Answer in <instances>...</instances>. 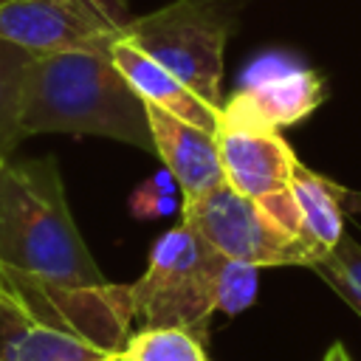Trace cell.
<instances>
[{"label": "cell", "instance_id": "obj_1", "mask_svg": "<svg viewBox=\"0 0 361 361\" xmlns=\"http://www.w3.org/2000/svg\"><path fill=\"white\" fill-rule=\"evenodd\" d=\"M133 322L130 285H65L0 262V361H102Z\"/></svg>", "mask_w": 361, "mask_h": 361}, {"label": "cell", "instance_id": "obj_2", "mask_svg": "<svg viewBox=\"0 0 361 361\" xmlns=\"http://www.w3.org/2000/svg\"><path fill=\"white\" fill-rule=\"evenodd\" d=\"M23 133L104 135L155 155L147 104L110 48L34 54L23 87Z\"/></svg>", "mask_w": 361, "mask_h": 361}, {"label": "cell", "instance_id": "obj_3", "mask_svg": "<svg viewBox=\"0 0 361 361\" xmlns=\"http://www.w3.org/2000/svg\"><path fill=\"white\" fill-rule=\"evenodd\" d=\"M0 262L65 285L107 282L73 223L56 158L0 164Z\"/></svg>", "mask_w": 361, "mask_h": 361}, {"label": "cell", "instance_id": "obj_4", "mask_svg": "<svg viewBox=\"0 0 361 361\" xmlns=\"http://www.w3.org/2000/svg\"><path fill=\"white\" fill-rule=\"evenodd\" d=\"M237 8L240 0H175L133 17L121 37L220 110L223 51L234 31Z\"/></svg>", "mask_w": 361, "mask_h": 361}, {"label": "cell", "instance_id": "obj_5", "mask_svg": "<svg viewBox=\"0 0 361 361\" xmlns=\"http://www.w3.org/2000/svg\"><path fill=\"white\" fill-rule=\"evenodd\" d=\"M220 257L183 220L164 231L149 248L147 271L130 285L135 319L206 336L214 313V268Z\"/></svg>", "mask_w": 361, "mask_h": 361}, {"label": "cell", "instance_id": "obj_6", "mask_svg": "<svg viewBox=\"0 0 361 361\" xmlns=\"http://www.w3.org/2000/svg\"><path fill=\"white\" fill-rule=\"evenodd\" d=\"M180 220L223 257L251 262L257 268H316L322 262L307 243L285 231L257 200L240 195L228 183H220L197 197H186Z\"/></svg>", "mask_w": 361, "mask_h": 361}, {"label": "cell", "instance_id": "obj_7", "mask_svg": "<svg viewBox=\"0 0 361 361\" xmlns=\"http://www.w3.org/2000/svg\"><path fill=\"white\" fill-rule=\"evenodd\" d=\"M130 20L127 0H0V39L31 54L110 48Z\"/></svg>", "mask_w": 361, "mask_h": 361}, {"label": "cell", "instance_id": "obj_8", "mask_svg": "<svg viewBox=\"0 0 361 361\" xmlns=\"http://www.w3.org/2000/svg\"><path fill=\"white\" fill-rule=\"evenodd\" d=\"M214 138L223 178L231 189L257 203L288 189L299 158L276 127L251 118L248 113L223 99L217 110Z\"/></svg>", "mask_w": 361, "mask_h": 361}, {"label": "cell", "instance_id": "obj_9", "mask_svg": "<svg viewBox=\"0 0 361 361\" xmlns=\"http://www.w3.org/2000/svg\"><path fill=\"white\" fill-rule=\"evenodd\" d=\"M226 102L282 130L305 121L324 102V79L296 56L268 51L243 71L237 90Z\"/></svg>", "mask_w": 361, "mask_h": 361}, {"label": "cell", "instance_id": "obj_10", "mask_svg": "<svg viewBox=\"0 0 361 361\" xmlns=\"http://www.w3.org/2000/svg\"><path fill=\"white\" fill-rule=\"evenodd\" d=\"M147 121H149L155 155L161 158L164 169L178 180L183 200L226 183L217 138L212 130H203L155 104H147Z\"/></svg>", "mask_w": 361, "mask_h": 361}, {"label": "cell", "instance_id": "obj_11", "mask_svg": "<svg viewBox=\"0 0 361 361\" xmlns=\"http://www.w3.org/2000/svg\"><path fill=\"white\" fill-rule=\"evenodd\" d=\"M110 59L116 62L121 76L130 82V87L147 104H155L172 116H180V118L214 133L217 107H212L206 99H200L189 85H183L178 76H172L164 65H158L152 56H147L130 39L116 37L110 45Z\"/></svg>", "mask_w": 361, "mask_h": 361}, {"label": "cell", "instance_id": "obj_12", "mask_svg": "<svg viewBox=\"0 0 361 361\" xmlns=\"http://www.w3.org/2000/svg\"><path fill=\"white\" fill-rule=\"evenodd\" d=\"M288 189L302 217L305 243L324 259L344 237V206L336 195V183L316 175L299 161L290 175Z\"/></svg>", "mask_w": 361, "mask_h": 361}, {"label": "cell", "instance_id": "obj_13", "mask_svg": "<svg viewBox=\"0 0 361 361\" xmlns=\"http://www.w3.org/2000/svg\"><path fill=\"white\" fill-rule=\"evenodd\" d=\"M34 54L0 39V158H11L23 133V87Z\"/></svg>", "mask_w": 361, "mask_h": 361}, {"label": "cell", "instance_id": "obj_14", "mask_svg": "<svg viewBox=\"0 0 361 361\" xmlns=\"http://www.w3.org/2000/svg\"><path fill=\"white\" fill-rule=\"evenodd\" d=\"M113 358L116 361H209L203 336L169 324H158V327L144 324L141 330H133Z\"/></svg>", "mask_w": 361, "mask_h": 361}, {"label": "cell", "instance_id": "obj_15", "mask_svg": "<svg viewBox=\"0 0 361 361\" xmlns=\"http://www.w3.org/2000/svg\"><path fill=\"white\" fill-rule=\"evenodd\" d=\"M257 279H259L257 265L220 257L214 268V310H223L226 316H237L248 310L257 299Z\"/></svg>", "mask_w": 361, "mask_h": 361}, {"label": "cell", "instance_id": "obj_16", "mask_svg": "<svg viewBox=\"0 0 361 361\" xmlns=\"http://www.w3.org/2000/svg\"><path fill=\"white\" fill-rule=\"evenodd\" d=\"M180 209H183V192H180L178 180L166 169L155 172L152 178L138 183L133 189V195H130V212L138 220L169 217V214H178Z\"/></svg>", "mask_w": 361, "mask_h": 361}, {"label": "cell", "instance_id": "obj_17", "mask_svg": "<svg viewBox=\"0 0 361 361\" xmlns=\"http://www.w3.org/2000/svg\"><path fill=\"white\" fill-rule=\"evenodd\" d=\"M319 274L341 279L358 299H361V245L350 237H341L338 245L316 265Z\"/></svg>", "mask_w": 361, "mask_h": 361}, {"label": "cell", "instance_id": "obj_18", "mask_svg": "<svg viewBox=\"0 0 361 361\" xmlns=\"http://www.w3.org/2000/svg\"><path fill=\"white\" fill-rule=\"evenodd\" d=\"M336 195H338V200H341L344 209H353V212L361 209V192H350L344 186H336Z\"/></svg>", "mask_w": 361, "mask_h": 361}, {"label": "cell", "instance_id": "obj_19", "mask_svg": "<svg viewBox=\"0 0 361 361\" xmlns=\"http://www.w3.org/2000/svg\"><path fill=\"white\" fill-rule=\"evenodd\" d=\"M322 361H353V358L347 355L344 344H338V341H336V344H333V347L324 353V358H322Z\"/></svg>", "mask_w": 361, "mask_h": 361}, {"label": "cell", "instance_id": "obj_20", "mask_svg": "<svg viewBox=\"0 0 361 361\" xmlns=\"http://www.w3.org/2000/svg\"><path fill=\"white\" fill-rule=\"evenodd\" d=\"M102 361H116V358H113V355H110V358H102Z\"/></svg>", "mask_w": 361, "mask_h": 361}, {"label": "cell", "instance_id": "obj_21", "mask_svg": "<svg viewBox=\"0 0 361 361\" xmlns=\"http://www.w3.org/2000/svg\"><path fill=\"white\" fill-rule=\"evenodd\" d=\"M0 161H3V158H0ZM6 161H8V158H6Z\"/></svg>", "mask_w": 361, "mask_h": 361}, {"label": "cell", "instance_id": "obj_22", "mask_svg": "<svg viewBox=\"0 0 361 361\" xmlns=\"http://www.w3.org/2000/svg\"><path fill=\"white\" fill-rule=\"evenodd\" d=\"M0 164H3V161H0Z\"/></svg>", "mask_w": 361, "mask_h": 361}]
</instances>
